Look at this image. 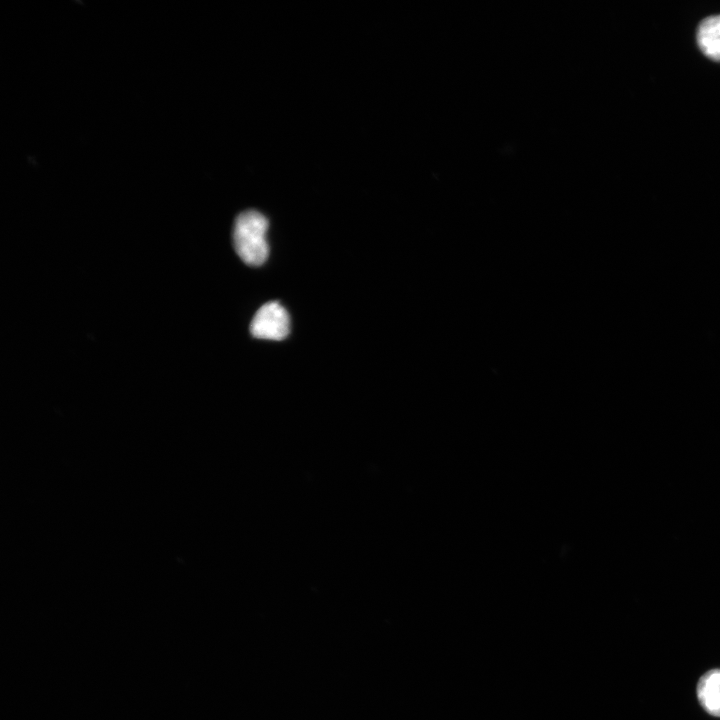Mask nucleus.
<instances>
[{
  "instance_id": "1",
  "label": "nucleus",
  "mask_w": 720,
  "mask_h": 720,
  "mask_svg": "<svg viewBox=\"0 0 720 720\" xmlns=\"http://www.w3.org/2000/svg\"><path fill=\"white\" fill-rule=\"evenodd\" d=\"M268 224L267 218L255 210H247L237 216L233 229L234 247L247 265L260 266L267 260Z\"/></svg>"
},
{
  "instance_id": "2",
  "label": "nucleus",
  "mask_w": 720,
  "mask_h": 720,
  "mask_svg": "<svg viewBox=\"0 0 720 720\" xmlns=\"http://www.w3.org/2000/svg\"><path fill=\"white\" fill-rule=\"evenodd\" d=\"M290 331L289 315L278 302H268L255 313L250 332L255 338L283 340Z\"/></svg>"
},
{
  "instance_id": "3",
  "label": "nucleus",
  "mask_w": 720,
  "mask_h": 720,
  "mask_svg": "<svg viewBox=\"0 0 720 720\" xmlns=\"http://www.w3.org/2000/svg\"><path fill=\"white\" fill-rule=\"evenodd\" d=\"M697 697L707 713L720 717V669L709 670L700 677Z\"/></svg>"
},
{
  "instance_id": "4",
  "label": "nucleus",
  "mask_w": 720,
  "mask_h": 720,
  "mask_svg": "<svg viewBox=\"0 0 720 720\" xmlns=\"http://www.w3.org/2000/svg\"><path fill=\"white\" fill-rule=\"evenodd\" d=\"M697 42L706 56L720 61V15L710 16L700 23Z\"/></svg>"
}]
</instances>
